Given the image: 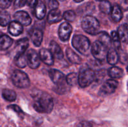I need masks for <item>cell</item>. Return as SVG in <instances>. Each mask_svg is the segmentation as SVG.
<instances>
[{
    "mask_svg": "<svg viewBox=\"0 0 128 127\" xmlns=\"http://www.w3.org/2000/svg\"><path fill=\"white\" fill-rule=\"evenodd\" d=\"M33 98L32 106L36 112L41 113H50L54 107L52 97L46 92L36 90L31 94Z\"/></svg>",
    "mask_w": 128,
    "mask_h": 127,
    "instance_id": "1",
    "label": "cell"
},
{
    "mask_svg": "<svg viewBox=\"0 0 128 127\" xmlns=\"http://www.w3.org/2000/svg\"><path fill=\"white\" fill-rule=\"evenodd\" d=\"M49 76L51 80L56 85V88L54 90L58 94H63L66 92L68 85L66 78L64 75L61 71L56 69H51L49 70Z\"/></svg>",
    "mask_w": 128,
    "mask_h": 127,
    "instance_id": "2",
    "label": "cell"
},
{
    "mask_svg": "<svg viewBox=\"0 0 128 127\" xmlns=\"http://www.w3.org/2000/svg\"><path fill=\"white\" fill-rule=\"evenodd\" d=\"M82 29L91 35L98 34L100 32V24L98 20L91 15H86L81 21Z\"/></svg>",
    "mask_w": 128,
    "mask_h": 127,
    "instance_id": "3",
    "label": "cell"
},
{
    "mask_svg": "<svg viewBox=\"0 0 128 127\" xmlns=\"http://www.w3.org/2000/svg\"><path fill=\"white\" fill-rule=\"evenodd\" d=\"M72 45L74 48L81 54L87 55L90 52L91 42L89 39L85 36L77 34L72 37Z\"/></svg>",
    "mask_w": 128,
    "mask_h": 127,
    "instance_id": "4",
    "label": "cell"
},
{
    "mask_svg": "<svg viewBox=\"0 0 128 127\" xmlns=\"http://www.w3.org/2000/svg\"><path fill=\"white\" fill-rule=\"evenodd\" d=\"M96 79L94 71L90 68L84 67L80 70L78 75V84L81 88H86Z\"/></svg>",
    "mask_w": 128,
    "mask_h": 127,
    "instance_id": "5",
    "label": "cell"
},
{
    "mask_svg": "<svg viewBox=\"0 0 128 127\" xmlns=\"http://www.w3.org/2000/svg\"><path fill=\"white\" fill-rule=\"evenodd\" d=\"M11 80L16 87L27 88L30 86V80L25 72L20 70H15L11 75Z\"/></svg>",
    "mask_w": 128,
    "mask_h": 127,
    "instance_id": "6",
    "label": "cell"
},
{
    "mask_svg": "<svg viewBox=\"0 0 128 127\" xmlns=\"http://www.w3.org/2000/svg\"><path fill=\"white\" fill-rule=\"evenodd\" d=\"M107 48L99 41H96L92 44L91 52L93 57L98 61H104L107 57Z\"/></svg>",
    "mask_w": 128,
    "mask_h": 127,
    "instance_id": "7",
    "label": "cell"
},
{
    "mask_svg": "<svg viewBox=\"0 0 128 127\" xmlns=\"http://www.w3.org/2000/svg\"><path fill=\"white\" fill-rule=\"evenodd\" d=\"M118 82L114 79H108L103 83L99 91V95L102 97L112 94L116 91Z\"/></svg>",
    "mask_w": 128,
    "mask_h": 127,
    "instance_id": "8",
    "label": "cell"
},
{
    "mask_svg": "<svg viewBox=\"0 0 128 127\" xmlns=\"http://www.w3.org/2000/svg\"><path fill=\"white\" fill-rule=\"evenodd\" d=\"M28 65L32 69H36L38 68L41 63V59L40 54L37 53L35 50L30 49L26 54Z\"/></svg>",
    "mask_w": 128,
    "mask_h": 127,
    "instance_id": "9",
    "label": "cell"
},
{
    "mask_svg": "<svg viewBox=\"0 0 128 127\" xmlns=\"http://www.w3.org/2000/svg\"><path fill=\"white\" fill-rule=\"evenodd\" d=\"M72 26L68 22H63L60 25L58 29V35L60 40L62 42L68 41L72 32Z\"/></svg>",
    "mask_w": 128,
    "mask_h": 127,
    "instance_id": "10",
    "label": "cell"
},
{
    "mask_svg": "<svg viewBox=\"0 0 128 127\" xmlns=\"http://www.w3.org/2000/svg\"><path fill=\"white\" fill-rule=\"evenodd\" d=\"M14 17L15 21H18L22 26H29L32 22V19L29 14L24 11H19L15 12L14 14Z\"/></svg>",
    "mask_w": 128,
    "mask_h": 127,
    "instance_id": "11",
    "label": "cell"
},
{
    "mask_svg": "<svg viewBox=\"0 0 128 127\" xmlns=\"http://www.w3.org/2000/svg\"><path fill=\"white\" fill-rule=\"evenodd\" d=\"M40 56L41 61L48 65H52L54 62V57L50 50L42 48L40 51Z\"/></svg>",
    "mask_w": 128,
    "mask_h": 127,
    "instance_id": "12",
    "label": "cell"
},
{
    "mask_svg": "<svg viewBox=\"0 0 128 127\" xmlns=\"http://www.w3.org/2000/svg\"><path fill=\"white\" fill-rule=\"evenodd\" d=\"M29 40L28 38H22L16 42L15 46V56L24 54L29 47Z\"/></svg>",
    "mask_w": 128,
    "mask_h": 127,
    "instance_id": "13",
    "label": "cell"
},
{
    "mask_svg": "<svg viewBox=\"0 0 128 127\" xmlns=\"http://www.w3.org/2000/svg\"><path fill=\"white\" fill-rule=\"evenodd\" d=\"M50 51L53 55L54 57L58 60H62L64 57V54L61 47L55 41H52L50 44Z\"/></svg>",
    "mask_w": 128,
    "mask_h": 127,
    "instance_id": "14",
    "label": "cell"
},
{
    "mask_svg": "<svg viewBox=\"0 0 128 127\" xmlns=\"http://www.w3.org/2000/svg\"><path fill=\"white\" fill-rule=\"evenodd\" d=\"M62 18H63V15L61 14V11L58 9H56L51 10L50 11L47 20L49 23L52 24L60 22L62 19Z\"/></svg>",
    "mask_w": 128,
    "mask_h": 127,
    "instance_id": "15",
    "label": "cell"
},
{
    "mask_svg": "<svg viewBox=\"0 0 128 127\" xmlns=\"http://www.w3.org/2000/svg\"><path fill=\"white\" fill-rule=\"evenodd\" d=\"M8 32L12 36H18L23 32L22 25L16 21H11L8 26Z\"/></svg>",
    "mask_w": 128,
    "mask_h": 127,
    "instance_id": "16",
    "label": "cell"
},
{
    "mask_svg": "<svg viewBox=\"0 0 128 127\" xmlns=\"http://www.w3.org/2000/svg\"><path fill=\"white\" fill-rule=\"evenodd\" d=\"M31 38L34 45L36 47H40L43 39V33L38 29H35L31 34Z\"/></svg>",
    "mask_w": 128,
    "mask_h": 127,
    "instance_id": "17",
    "label": "cell"
},
{
    "mask_svg": "<svg viewBox=\"0 0 128 127\" xmlns=\"http://www.w3.org/2000/svg\"><path fill=\"white\" fill-rule=\"evenodd\" d=\"M98 41L101 42L107 49H110L111 46H112V38L106 32H100L98 34Z\"/></svg>",
    "mask_w": 128,
    "mask_h": 127,
    "instance_id": "18",
    "label": "cell"
},
{
    "mask_svg": "<svg viewBox=\"0 0 128 127\" xmlns=\"http://www.w3.org/2000/svg\"><path fill=\"white\" fill-rule=\"evenodd\" d=\"M107 61L108 64L112 65H115L118 63L120 59V56L115 48H110L108 51Z\"/></svg>",
    "mask_w": 128,
    "mask_h": 127,
    "instance_id": "19",
    "label": "cell"
},
{
    "mask_svg": "<svg viewBox=\"0 0 128 127\" xmlns=\"http://www.w3.org/2000/svg\"><path fill=\"white\" fill-rule=\"evenodd\" d=\"M46 13V7L45 4L42 1H38L35 6V16L38 19H42Z\"/></svg>",
    "mask_w": 128,
    "mask_h": 127,
    "instance_id": "20",
    "label": "cell"
},
{
    "mask_svg": "<svg viewBox=\"0 0 128 127\" xmlns=\"http://www.w3.org/2000/svg\"><path fill=\"white\" fill-rule=\"evenodd\" d=\"M66 57L68 59L69 61L74 64H80L82 62L81 57L71 48H68L66 51Z\"/></svg>",
    "mask_w": 128,
    "mask_h": 127,
    "instance_id": "21",
    "label": "cell"
},
{
    "mask_svg": "<svg viewBox=\"0 0 128 127\" xmlns=\"http://www.w3.org/2000/svg\"><path fill=\"white\" fill-rule=\"evenodd\" d=\"M118 33L120 40L124 44H128V24H123L118 29Z\"/></svg>",
    "mask_w": 128,
    "mask_h": 127,
    "instance_id": "22",
    "label": "cell"
},
{
    "mask_svg": "<svg viewBox=\"0 0 128 127\" xmlns=\"http://www.w3.org/2000/svg\"><path fill=\"white\" fill-rule=\"evenodd\" d=\"M111 18L112 21L115 22H119L122 18V10L119 5L115 4L112 7V11H111Z\"/></svg>",
    "mask_w": 128,
    "mask_h": 127,
    "instance_id": "23",
    "label": "cell"
},
{
    "mask_svg": "<svg viewBox=\"0 0 128 127\" xmlns=\"http://www.w3.org/2000/svg\"><path fill=\"white\" fill-rule=\"evenodd\" d=\"M12 39L8 35L3 34L0 37V49L1 51H4L10 48L12 44Z\"/></svg>",
    "mask_w": 128,
    "mask_h": 127,
    "instance_id": "24",
    "label": "cell"
},
{
    "mask_svg": "<svg viewBox=\"0 0 128 127\" xmlns=\"http://www.w3.org/2000/svg\"><path fill=\"white\" fill-rule=\"evenodd\" d=\"M123 70L122 68L116 66H113L108 70V75L112 78H120L123 76Z\"/></svg>",
    "mask_w": 128,
    "mask_h": 127,
    "instance_id": "25",
    "label": "cell"
},
{
    "mask_svg": "<svg viewBox=\"0 0 128 127\" xmlns=\"http://www.w3.org/2000/svg\"><path fill=\"white\" fill-rule=\"evenodd\" d=\"M2 97L8 102H13L16 99L17 95L14 90L8 88H4L2 91Z\"/></svg>",
    "mask_w": 128,
    "mask_h": 127,
    "instance_id": "26",
    "label": "cell"
},
{
    "mask_svg": "<svg viewBox=\"0 0 128 127\" xmlns=\"http://www.w3.org/2000/svg\"><path fill=\"white\" fill-rule=\"evenodd\" d=\"M100 10L104 14H109L111 13L112 7L111 6V2L107 0H101L100 1V4H99Z\"/></svg>",
    "mask_w": 128,
    "mask_h": 127,
    "instance_id": "27",
    "label": "cell"
},
{
    "mask_svg": "<svg viewBox=\"0 0 128 127\" xmlns=\"http://www.w3.org/2000/svg\"><path fill=\"white\" fill-rule=\"evenodd\" d=\"M14 62L16 66H18L20 68H24L28 64L26 55L24 54L19 55V56H15Z\"/></svg>",
    "mask_w": 128,
    "mask_h": 127,
    "instance_id": "28",
    "label": "cell"
},
{
    "mask_svg": "<svg viewBox=\"0 0 128 127\" xmlns=\"http://www.w3.org/2000/svg\"><path fill=\"white\" fill-rule=\"evenodd\" d=\"M11 16L8 12L2 9L0 14V24L1 26H6L11 22Z\"/></svg>",
    "mask_w": 128,
    "mask_h": 127,
    "instance_id": "29",
    "label": "cell"
},
{
    "mask_svg": "<svg viewBox=\"0 0 128 127\" xmlns=\"http://www.w3.org/2000/svg\"><path fill=\"white\" fill-rule=\"evenodd\" d=\"M66 82L70 86H74L78 83V75L76 73L72 72L66 77Z\"/></svg>",
    "mask_w": 128,
    "mask_h": 127,
    "instance_id": "30",
    "label": "cell"
},
{
    "mask_svg": "<svg viewBox=\"0 0 128 127\" xmlns=\"http://www.w3.org/2000/svg\"><path fill=\"white\" fill-rule=\"evenodd\" d=\"M111 35L112 42H113L115 49H119L120 48V47H121V40H120L118 33V32L113 31L111 32Z\"/></svg>",
    "mask_w": 128,
    "mask_h": 127,
    "instance_id": "31",
    "label": "cell"
},
{
    "mask_svg": "<svg viewBox=\"0 0 128 127\" xmlns=\"http://www.w3.org/2000/svg\"><path fill=\"white\" fill-rule=\"evenodd\" d=\"M63 18L69 22H73L76 19V14L73 11H66L63 14Z\"/></svg>",
    "mask_w": 128,
    "mask_h": 127,
    "instance_id": "32",
    "label": "cell"
},
{
    "mask_svg": "<svg viewBox=\"0 0 128 127\" xmlns=\"http://www.w3.org/2000/svg\"><path fill=\"white\" fill-rule=\"evenodd\" d=\"M45 4H46L48 8L51 10L56 9L59 7V2L56 0H44Z\"/></svg>",
    "mask_w": 128,
    "mask_h": 127,
    "instance_id": "33",
    "label": "cell"
},
{
    "mask_svg": "<svg viewBox=\"0 0 128 127\" xmlns=\"http://www.w3.org/2000/svg\"><path fill=\"white\" fill-rule=\"evenodd\" d=\"M12 1V0H0V7L2 9L8 8Z\"/></svg>",
    "mask_w": 128,
    "mask_h": 127,
    "instance_id": "34",
    "label": "cell"
},
{
    "mask_svg": "<svg viewBox=\"0 0 128 127\" xmlns=\"http://www.w3.org/2000/svg\"><path fill=\"white\" fill-rule=\"evenodd\" d=\"M8 108L14 111L15 112L19 113V114L23 113L22 110H21V108H20L18 105H9L8 107Z\"/></svg>",
    "mask_w": 128,
    "mask_h": 127,
    "instance_id": "35",
    "label": "cell"
},
{
    "mask_svg": "<svg viewBox=\"0 0 128 127\" xmlns=\"http://www.w3.org/2000/svg\"><path fill=\"white\" fill-rule=\"evenodd\" d=\"M26 4V0H15L14 6L16 8H20Z\"/></svg>",
    "mask_w": 128,
    "mask_h": 127,
    "instance_id": "36",
    "label": "cell"
},
{
    "mask_svg": "<svg viewBox=\"0 0 128 127\" xmlns=\"http://www.w3.org/2000/svg\"><path fill=\"white\" fill-rule=\"evenodd\" d=\"M78 127H93L92 125L88 121H82L78 125Z\"/></svg>",
    "mask_w": 128,
    "mask_h": 127,
    "instance_id": "37",
    "label": "cell"
},
{
    "mask_svg": "<svg viewBox=\"0 0 128 127\" xmlns=\"http://www.w3.org/2000/svg\"><path fill=\"white\" fill-rule=\"evenodd\" d=\"M38 1V0H26V4L28 5L30 7H33L36 6L37 4Z\"/></svg>",
    "mask_w": 128,
    "mask_h": 127,
    "instance_id": "38",
    "label": "cell"
},
{
    "mask_svg": "<svg viewBox=\"0 0 128 127\" xmlns=\"http://www.w3.org/2000/svg\"><path fill=\"white\" fill-rule=\"evenodd\" d=\"M121 7L124 10H128V0H122L121 1Z\"/></svg>",
    "mask_w": 128,
    "mask_h": 127,
    "instance_id": "39",
    "label": "cell"
},
{
    "mask_svg": "<svg viewBox=\"0 0 128 127\" xmlns=\"http://www.w3.org/2000/svg\"><path fill=\"white\" fill-rule=\"evenodd\" d=\"M74 1L76 2H82V1H83L84 0H74Z\"/></svg>",
    "mask_w": 128,
    "mask_h": 127,
    "instance_id": "40",
    "label": "cell"
},
{
    "mask_svg": "<svg viewBox=\"0 0 128 127\" xmlns=\"http://www.w3.org/2000/svg\"><path fill=\"white\" fill-rule=\"evenodd\" d=\"M126 19H127L128 22V14L127 15V16H126Z\"/></svg>",
    "mask_w": 128,
    "mask_h": 127,
    "instance_id": "41",
    "label": "cell"
},
{
    "mask_svg": "<svg viewBox=\"0 0 128 127\" xmlns=\"http://www.w3.org/2000/svg\"><path fill=\"white\" fill-rule=\"evenodd\" d=\"M127 72H128V67H127Z\"/></svg>",
    "mask_w": 128,
    "mask_h": 127,
    "instance_id": "42",
    "label": "cell"
}]
</instances>
